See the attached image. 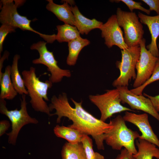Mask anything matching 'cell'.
<instances>
[{
	"mask_svg": "<svg viewBox=\"0 0 159 159\" xmlns=\"http://www.w3.org/2000/svg\"><path fill=\"white\" fill-rule=\"evenodd\" d=\"M71 99L74 105V108L70 105L66 93L63 92L58 97L53 96L49 106L51 112L54 109L56 112L51 114L50 116H57V123L60 122L62 117H67L73 122L69 126L83 135H91L97 149L104 150L105 134L112 128V125L110 122L107 123L96 118L86 111L82 107V101L77 102L72 98Z\"/></svg>",
	"mask_w": 159,
	"mask_h": 159,
	"instance_id": "cell-1",
	"label": "cell"
},
{
	"mask_svg": "<svg viewBox=\"0 0 159 159\" xmlns=\"http://www.w3.org/2000/svg\"><path fill=\"white\" fill-rule=\"evenodd\" d=\"M25 86L30 98V102L34 110L37 112L44 113L50 116L51 114L49 105L46 101L49 100L47 91L52 86L53 83L47 80L42 81L36 74V69L31 67L29 70L21 72Z\"/></svg>",
	"mask_w": 159,
	"mask_h": 159,
	"instance_id": "cell-2",
	"label": "cell"
},
{
	"mask_svg": "<svg viewBox=\"0 0 159 159\" xmlns=\"http://www.w3.org/2000/svg\"><path fill=\"white\" fill-rule=\"evenodd\" d=\"M125 121L120 115L110 120L112 128L105 134V140L112 149L121 150L124 147L132 155L138 152L135 141L140 135L136 131L128 128Z\"/></svg>",
	"mask_w": 159,
	"mask_h": 159,
	"instance_id": "cell-3",
	"label": "cell"
},
{
	"mask_svg": "<svg viewBox=\"0 0 159 159\" xmlns=\"http://www.w3.org/2000/svg\"><path fill=\"white\" fill-rule=\"evenodd\" d=\"M2 0L0 13V21L2 24H7L22 30L35 33L42 38L47 43H52L56 40V34L48 35L41 33L34 29L30 25L31 20L19 14L17 8L22 5L24 1Z\"/></svg>",
	"mask_w": 159,
	"mask_h": 159,
	"instance_id": "cell-4",
	"label": "cell"
},
{
	"mask_svg": "<svg viewBox=\"0 0 159 159\" xmlns=\"http://www.w3.org/2000/svg\"><path fill=\"white\" fill-rule=\"evenodd\" d=\"M20 100V109L16 108L9 110L6 107L5 100L0 99V112L7 116L11 123V130L6 133L8 136V142L14 145H16L19 132L24 126L29 124H37L39 122L37 119L31 117L28 113L26 95H21Z\"/></svg>",
	"mask_w": 159,
	"mask_h": 159,
	"instance_id": "cell-5",
	"label": "cell"
},
{
	"mask_svg": "<svg viewBox=\"0 0 159 159\" xmlns=\"http://www.w3.org/2000/svg\"><path fill=\"white\" fill-rule=\"evenodd\" d=\"M116 16L119 25L123 29L124 41L128 47L139 45L144 31L138 16L135 12L124 11L118 8Z\"/></svg>",
	"mask_w": 159,
	"mask_h": 159,
	"instance_id": "cell-6",
	"label": "cell"
},
{
	"mask_svg": "<svg viewBox=\"0 0 159 159\" xmlns=\"http://www.w3.org/2000/svg\"><path fill=\"white\" fill-rule=\"evenodd\" d=\"M122 58L117 61L116 65L119 69L120 74L113 82V87L127 86L131 79L135 80L136 76L135 71L136 64L140 56L139 45L128 47L121 50Z\"/></svg>",
	"mask_w": 159,
	"mask_h": 159,
	"instance_id": "cell-7",
	"label": "cell"
},
{
	"mask_svg": "<svg viewBox=\"0 0 159 159\" xmlns=\"http://www.w3.org/2000/svg\"><path fill=\"white\" fill-rule=\"evenodd\" d=\"M89 99L100 110V119L105 122L114 114L124 111H134L130 108L122 105L120 92L118 89L107 90L102 95H90Z\"/></svg>",
	"mask_w": 159,
	"mask_h": 159,
	"instance_id": "cell-8",
	"label": "cell"
},
{
	"mask_svg": "<svg viewBox=\"0 0 159 159\" xmlns=\"http://www.w3.org/2000/svg\"><path fill=\"white\" fill-rule=\"evenodd\" d=\"M47 43L44 41H39L31 46V49L37 50L39 54V57L33 60L32 63L45 65L51 74L49 80L53 83L59 82L64 77H70L71 72L68 69H62L58 66L53 52L47 49Z\"/></svg>",
	"mask_w": 159,
	"mask_h": 159,
	"instance_id": "cell-9",
	"label": "cell"
},
{
	"mask_svg": "<svg viewBox=\"0 0 159 159\" xmlns=\"http://www.w3.org/2000/svg\"><path fill=\"white\" fill-rule=\"evenodd\" d=\"M146 40L143 38L139 46L140 53L135 69L136 76L133 84V87L136 88L144 83L151 75L158 57L154 56L147 49Z\"/></svg>",
	"mask_w": 159,
	"mask_h": 159,
	"instance_id": "cell-10",
	"label": "cell"
},
{
	"mask_svg": "<svg viewBox=\"0 0 159 159\" xmlns=\"http://www.w3.org/2000/svg\"><path fill=\"white\" fill-rule=\"evenodd\" d=\"M119 90L121 102L126 103L132 110L144 112L151 115L159 122V113L155 109L151 100L144 96L136 95L132 93L127 86L116 87Z\"/></svg>",
	"mask_w": 159,
	"mask_h": 159,
	"instance_id": "cell-11",
	"label": "cell"
},
{
	"mask_svg": "<svg viewBox=\"0 0 159 159\" xmlns=\"http://www.w3.org/2000/svg\"><path fill=\"white\" fill-rule=\"evenodd\" d=\"M100 29L105 44L108 48L114 45L121 50L128 47L125 42L123 32L118 23L116 15H112Z\"/></svg>",
	"mask_w": 159,
	"mask_h": 159,
	"instance_id": "cell-12",
	"label": "cell"
},
{
	"mask_svg": "<svg viewBox=\"0 0 159 159\" xmlns=\"http://www.w3.org/2000/svg\"><path fill=\"white\" fill-rule=\"evenodd\" d=\"M123 117L125 122L132 123L138 128L141 133L139 138L151 143L159 148V139L150 124L147 114H138L127 111Z\"/></svg>",
	"mask_w": 159,
	"mask_h": 159,
	"instance_id": "cell-13",
	"label": "cell"
},
{
	"mask_svg": "<svg viewBox=\"0 0 159 159\" xmlns=\"http://www.w3.org/2000/svg\"><path fill=\"white\" fill-rule=\"evenodd\" d=\"M138 16L141 22L147 26L151 34V42L146 46V48L153 56L159 57L157 40L159 37V15L150 16L139 12Z\"/></svg>",
	"mask_w": 159,
	"mask_h": 159,
	"instance_id": "cell-14",
	"label": "cell"
},
{
	"mask_svg": "<svg viewBox=\"0 0 159 159\" xmlns=\"http://www.w3.org/2000/svg\"><path fill=\"white\" fill-rule=\"evenodd\" d=\"M48 2L46 9L53 13L60 20L73 26L75 25V19L71 6L66 1L61 5L55 3L52 0H47Z\"/></svg>",
	"mask_w": 159,
	"mask_h": 159,
	"instance_id": "cell-15",
	"label": "cell"
},
{
	"mask_svg": "<svg viewBox=\"0 0 159 159\" xmlns=\"http://www.w3.org/2000/svg\"><path fill=\"white\" fill-rule=\"evenodd\" d=\"M75 19V25L80 34H87L92 30L100 29L103 24L102 22L95 19H89L84 16L80 12L77 6H71Z\"/></svg>",
	"mask_w": 159,
	"mask_h": 159,
	"instance_id": "cell-16",
	"label": "cell"
},
{
	"mask_svg": "<svg viewBox=\"0 0 159 159\" xmlns=\"http://www.w3.org/2000/svg\"><path fill=\"white\" fill-rule=\"evenodd\" d=\"M11 66H7L0 77V99L12 100L17 95L11 77Z\"/></svg>",
	"mask_w": 159,
	"mask_h": 159,
	"instance_id": "cell-17",
	"label": "cell"
},
{
	"mask_svg": "<svg viewBox=\"0 0 159 159\" xmlns=\"http://www.w3.org/2000/svg\"><path fill=\"white\" fill-rule=\"evenodd\" d=\"M135 144L138 147L137 153L133 155L136 159H159V149L154 144L145 140L138 138Z\"/></svg>",
	"mask_w": 159,
	"mask_h": 159,
	"instance_id": "cell-18",
	"label": "cell"
},
{
	"mask_svg": "<svg viewBox=\"0 0 159 159\" xmlns=\"http://www.w3.org/2000/svg\"><path fill=\"white\" fill-rule=\"evenodd\" d=\"M53 131L57 137L65 139L72 144L81 143L83 135L78 130L69 126L57 125L54 127Z\"/></svg>",
	"mask_w": 159,
	"mask_h": 159,
	"instance_id": "cell-19",
	"label": "cell"
},
{
	"mask_svg": "<svg viewBox=\"0 0 159 159\" xmlns=\"http://www.w3.org/2000/svg\"><path fill=\"white\" fill-rule=\"evenodd\" d=\"M20 56L15 54L11 66V77L14 87L18 94L20 95H28L25 86L24 81L18 69V61Z\"/></svg>",
	"mask_w": 159,
	"mask_h": 159,
	"instance_id": "cell-20",
	"label": "cell"
},
{
	"mask_svg": "<svg viewBox=\"0 0 159 159\" xmlns=\"http://www.w3.org/2000/svg\"><path fill=\"white\" fill-rule=\"evenodd\" d=\"M90 43L89 40L80 36L68 42L69 54L67 59V64L69 66L74 65L81 50Z\"/></svg>",
	"mask_w": 159,
	"mask_h": 159,
	"instance_id": "cell-21",
	"label": "cell"
},
{
	"mask_svg": "<svg viewBox=\"0 0 159 159\" xmlns=\"http://www.w3.org/2000/svg\"><path fill=\"white\" fill-rule=\"evenodd\" d=\"M62 159H86L82 143L72 144L66 142L61 152Z\"/></svg>",
	"mask_w": 159,
	"mask_h": 159,
	"instance_id": "cell-22",
	"label": "cell"
},
{
	"mask_svg": "<svg viewBox=\"0 0 159 159\" xmlns=\"http://www.w3.org/2000/svg\"><path fill=\"white\" fill-rule=\"evenodd\" d=\"M57 33L56 35V40L60 43L69 42L80 36L75 26L64 24L57 26Z\"/></svg>",
	"mask_w": 159,
	"mask_h": 159,
	"instance_id": "cell-23",
	"label": "cell"
},
{
	"mask_svg": "<svg viewBox=\"0 0 159 159\" xmlns=\"http://www.w3.org/2000/svg\"><path fill=\"white\" fill-rule=\"evenodd\" d=\"M86 159H105L104 156L97 152L93 148L92 140L88 135H83L81 141Z\"/></svg>",
	"mask_w": 159,
	"mask_h": 159,
	"instance_id": "cell-24",
	"label": "cell"
},
{
	"mask_svg": "<svg viewBox=\"0 0 159 159\" xmlns=\"http://www.w3.org/2000/svg\"><path fill=\"white\" fill-rule=\"evenodd\" d=\"M159 80V57L156 62L152 74L150 78L143 85L139 87L130 90L133 93L136 95H141L145 88L150 84Z\"/></svg>",
	"mask_w": 159,
	"mask_h": 159,
	"instance_id": "cell-25",
	"label": "cell"
},
{
	"mask_svg": "<svg viewBox=\"0 0 159 159\" xmlns=\"http://www.w3.org/2000/svg\"><path fill=\"white\" fill-rule=\"evenodd\" d=\"M16 28L7 24H2L0 27V57L3 51V44L7 36L9 33L15 32Z\"/></svg>",
	"mask_w": 159,
	"mask_h": 159,
	"instance_id": "cell-26",
	"label": "cell"
},
{
	"mask_svg": "<svg viewBox=\"0 0 159 159\" xmlns=\"http://www.w3.org/2000/svg\"><path fill=\"white\" fill-rule=\"evenodd\" d=\"M117 2L122 1L125 4L131 12H132L133 9H137L140 10L149 15L150 11L143 7L141 2H137L132 0H116Z\"/></svg>",
	"mask_w": 159,
	"mask_h": 159,
	"instance_id": "cell-27",
	"label": "cell"
},
{
	"mask_svg": "<svg viewBox=\"0 0 159 159\" xmlns=\"http://www.w3.org/2000/svg\"><path fill=\"white\" fill-rule=\"evenodd\" d=\"M149 7V10L154 11L159 15V0H142Z\"/></svg>",
	"mask_w": 159,
	"mask_h": 159,
	"instance_id": "cell-28",
	"label": "cell"
},
{
	"mask_svg": "<svg viewBox=\"0 0 159 159\" xmlns=\"http://www.w3.org/2000/svg\"><path fill=\"white\" fill-rule=\"evenodd\" d=\"M115 159H136L133 155L130 153L125 148L122 149L120 153L119 154Z\"/></svg>",
	"mask_w": 159,
	"mask_h": 159,
	"instance_id": "cell-29",
	"label": "cell"
},
{
	"mask_svg": "<svg viewBox=\"0 0 159 159\" xmlns=\"http://www.w3.org/2000/svg\"><path fill=\"white\" fill-rule=\"evenodd\" d=\"M143 95L150 99L155 110L159 112V95L153 96L144 93Z\"/></svg>",
	"mask_w": 159,
	"mask_h": 159,
	"instance_id": "cell-30",
	"label": "cell"
},
{
	"mask_svg": "<svg viewBox=\"0 0 159 159\" xmlns=\"http://www.w3.org/2000/svg\"><path fill=\"white\" fill-rule=\"evenodd\" d=\"M10 125L8 121L2 120L0 122V136L6 133V132L8 130Z\"/></svg>",
	"mask_w": 159,
	"mask_h": 159,
	"instance_id": "cell-31",
	"label": "cell"
},
{
	"mask_svg": "<svg viewBox=\"0 0 159 159\" xmlns=\"http://www.w3.org/2000/svg\"><path fill=\"white\" fill-rule=\"evenodd\" d=\"M9 53V52L6 51L1 57H0V77H1L3 72H2V69L3 67V63L4 60L8 58Z\"/></svg>",
	"mask_w": 159,
	"mask_h": 159,
	"instance_id": "cell-32",
	"label": "cell"
},
{
	"mask_svg": "<svg viewBox=\"0 0 159 159\" xmlns=\"http://www.w3.org/2000/svg\"><path fill=\"white\" fill-rule=\"evenodd\" d=\"M158 48H159V43H158Z\"/></svg>",
	"mask_w": 159,
	"mask_h": 159,
	"instance_id": "cell-33",
	"label": "cell"
},
{
	"mask_svg": "<svg viewBox=\"0 0 159 159\" xmlns=\"http://www.w3.org/2000/svg\"></svg>",
	"mask_w": 159,
	"mask_h": 159,
	"instance_id": "cell-34",
	"label": "cell"
}]
</instances>
